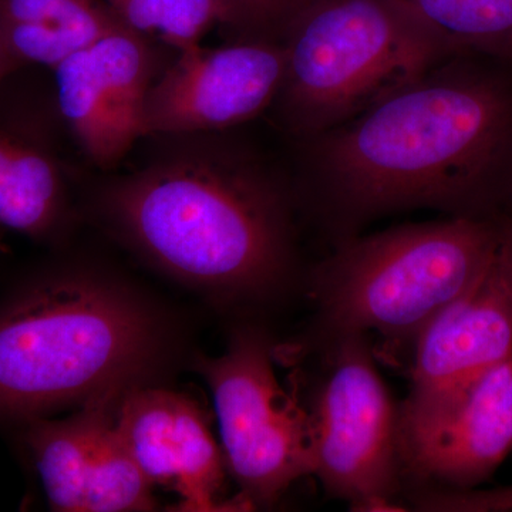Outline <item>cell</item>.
Here are the masks:
<instances>
[{
    "label": "cell",
    "instance_id": "e0dca14e",
    "mask_svg": "<svg viewBox=\"0 0 512 512\" xmlns=\"http://www.w3.org/2000/svg\"><path fill=\"white\" fill-rule=\"evenodd\" d=\"M127 28L175 52L201 45L218 25L244 29L235 0H103Z\"/></svg>",
    "mask_w": 512,
    "mask_h": 512
},
{
    "label": "cell",
    "instance_id": "8992f818",
    "mask_svg": "<svg viewBox=\"0 0 512 512\" xmlns=\"http://www.w3.org/2000/svg\"><path fill=\"white\" fill-rule=\"evenodd\" d=\"M311 377L295 392L308 414L313 476L355 511H403L399 406L367 335L323 330Z\"/></svg>",
    "mask_w": 512,
    "mask_h": 512
},
{
    "label": "cell",
    "instance_id": "5bb4252c",
    "mask_svg": "<svg viewBox=\"0 0 512 512\" xmlns=\"http://www.w3.org/2000/svg\"><path fill=\"white\" fill-rule=\"evenodd\" d=\"M67 214L62 161L45 131L0 116V231L53 237Z\"/></svg>",
    "mask_w": 512,
    "mask_h": 512
},
{
    "label": "cell",
    "instance_id": "8fae6325",
    "mask_svg": "<svg viewBox=\"0 0 512 512\" xmlns=\"http://www.w3.org/2000/svg\"><path fill=\"white\" fill-rule=\"evenodd\" d=\"M157 49L123 25L53 69L59 116L97 167H116L146 138L147 96L163 72Z\"/></svg>",
    "mask_w": 512,
    "mask_h": 512
},
{
    "label": "cell",
    "instance_id": "d6986e66",
    "mask_svg": "<svg viewBox=\"0 0 512 512\" xmlns=\"http://www.w3.org/2000/svg\"><path fill=\"white\" fill-rule=\"evenodd\" d=\"M242 26L249 32H268L286 28L289 20L309 0H235Z\"/></svg>",
    "mask_w": 512,
    "mask_h": 512
},
{
    "label": "cell",
    "instance_id": "3957f363",
    "mask_svg": "<svg viewBox=\"0 0 512 512\" xmlns=\"http://www.w3.org/2000/svg\"><path fill=\"white\" fill-rule=\"evenodd\" d=\"M160 350L156 316L123 286L87 272L39 276L0 303V420L127 392Z\"/></svg>",
    "mask_w": 512,
    "mask_h": 512
},
{
    "label": "cell",
    "instance_id": "ba28073f",
    "mask_svg": "<svg viewBox=\"0 0 512 512\" xmlns=\"http://www.w3.org/2000/svg\"><path fill=\"white\" fill-rule=\"evenodd\" d=\"M511 451L512 357L453 396L399 404L400 467L426 488H476Z\"/></svg>",
    "mask_w": 512,
    "mask_h": 512
},
{
    "label": "cell",
    "instance_id": "ffe728a7",
    "mask_svg": "<svg viewBox=\"0 0 512 512\" xmlns=\"http://www.w3.org/2000/svg\"><path fill=\"white\" fill-rule=\"evenodd\" d=\"M495 218H498L501 224V244L498 249V258L512 282V184Z\"/></svg>",
    "mask_w": 512,
    "mask_h": 512
},
{
    "label": "cell",
    "instance_id": "44dd1931",
    "mask_svg": "<svg viewBox=\"0 0 512 512\" xmlns=\"http://www.w3.org/2000/svg\"><path fill=\"white\" fill-rule=\"evenodd\" d=\"M15 73L18 72L13 69L12 63H10L8 52H6L5 45H3L2 36H0V83L5 82L9 76H12V74Z\"/></svg>",
    "mask_w": 512,
    "mask_h": 512
},
{
    "label": "cell",
    "instance_id": "7a4b0ae2",
    "mask_svg": "<svg viewBox=\"0 0 512 512\" xmlns=\"http://www.w3.org/2000/svg\"><path fill=\"white\" fill-rule=\"evenodd\" d=\"M178 137L181 146L106 185L104 220L165 274L220 301L271 296L291 271L284 190L261 161L214 133Z\"/></svg>",
    "mask_w": 512,
    "mask_h": 512
},
{
    "label": "cell",
    "instance_id": "7c38bea8",
    "mask_svg": "<svg viewBox=\"0 0 512 512\" xmlns=\"http://www.w3.org/2000/svg\"><path fill=\"white\" fill-rule=\"evenodd\" d=\"M117 426L148 483L177 494L181 510H247L224 500V451L191 397L138 384L120 397Z\"/></svg>",
    "mask_w": 512,
    "mask_h": 512
},
{
    "label": "cell",
    "instance_id": "9a60e30c",
    "mask_svg": "<svg viewBox=\"0 0 512 512\" xmlns=\"http://www.w3.org/2000/svg\"><path fill=\"white\" fill-rule=\"evenodd\" d=\"M123 25L103 0H0V36L16 72L56 69Z\"/></svg>",
    "mask_w": 512,
    "mask_h": 512
},
{
    "label": "cell",
    "instance_id": "6da1fadb",
    "mask_svg": "<svg viewBox=\"0 0 512 512\" xmlns=\"http://www.w3.org/2000/svg\"><path fill=\"white\" fill-rule=\"evenodd\" d=\"M322 136L320 171L350 211L495 217L512 184V63L454 57Z\"/></svg>",
    "mask_w": 512,
    "mask_h": 512
},
{
    "label": "cell",
    "instance_id": "4fadbf2b",
    "mask_svg": "<svg viewBox=\"0 0 512 512\" xmlns=\"http://www.w3.org/2000/svg\"><path fill=\"white\" fill-rule=\"evenodd\" d=\"M512 357V282L495 256L490 268L414 342L406 403L453 396Z\"/></svg>",
    "mask_w": 512,
    "mask_h": 512
},
{
    "label": "cell",
    "instance_id": "9c48e42d",
    "mask_svg": "<svg viewBox=\"0 0 512 512\" xmlns=\"http://www.w3.org/2000/svg\"><path fill=\"white\" fill-rule=\"evenodd\" d=\"M284 76V45L269 40L181 50L148 93L146 138L217 134L239 126L278 97Z\"/></svg>",
    "mask_w": 512,
    "mask_h": 512
},
{
    "label": "cell",
    "instance_id": "277c9868",
    "mask_svg": "<svg viewBox=\"0 0 512 512\" xmlns=\"http://www.w3.org/2000/svg\"><path fill=\"white\" fill-rule=\"evenodd\" d=\"M500 244L498 218L474 215L350 241L316 275L323 330L414 343L490 268Z\"/></svg>",
    "mask_w": 512,
    "mask_h": 512
},
{
    "label": "cell",
    "instance_id": "30bf717a",
    "mask_svg": "<svg viewBox=\"0 0 512 512\" xmlns=\"http://www.w3.org/2000/svg\"><path fill=\"white\" fill-rule=\"evenodd\" d=\"M124 393L84 404L67 419L36 417L23 423V439L53 511L138 512L157 507L153 485L117 426V404Z\"/></svg>",
    "mask_w": 512,
    "mask_h": 512
},
{
    "label": "cell",
    "instance_id": "2e32d148",
    "mask_svg": "<svg viewBox=\"0 0 512 512\" xmlns=\"http://www.w3.org/2000/svg\"><path fill=\"white\" fill-rule=\"evenodd\" d=\"M457 56L512 63V0H396Z\"/></svg>",
    "mask_w": 512,
    "mask_h": 512
},
{
    "label": "cell",
    "instance_id": "ac0fdd59",
    "mask_svg": "<svg viewBox=\"0 0 512 512\" xmlns=\"http://www.w3.org/2000/svg\"><path fill=\"white\" fill-rule=\"evenodd\" d=\"M412 505L419 511L512 512V484L488 490L424 488L413 495Z\"/></svg>",
    "mask_w": 512,
    "mask_h": 512
},
{
    "label": "cell",
    "instance_id": "5b68a950",
    "mask_svg": "<svg viewBox=\"0 0 512 512\" xmlns=\"http://www.w3.org/2000/svg\"><path fill=\"white\" fill-rule=\"evenodd\" d=\"M285 32L276 99L301 134L326 133L458 57L396 0H309Z\"/></svg>",
    "mask_w": 512,
    "mask_h": 512
},
{
    "label": "cell",
    "instance_id": "52a82bcc",
    "mask_svg": "<svg viewBox=\"0 0 512 512\" xmlns=\"http://www.w3.org/2000/svg\"><path fill=\"white\" fill-rule=\"evenodd\" d=\"M195 369L210 387L225 461L249 507L271 505L313 476L308 414L279 383L259 330H237L222 355L198 357Z\"/></svg>",
    "mask_w": 512,
    "mask_h": 512
}]
</instances>
